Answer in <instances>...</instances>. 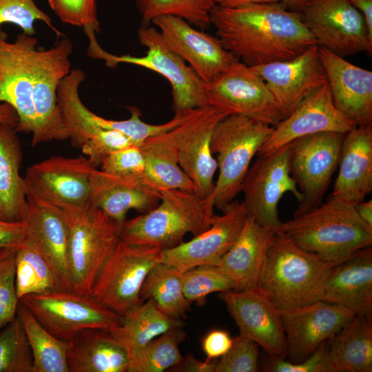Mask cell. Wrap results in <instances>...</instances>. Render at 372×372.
Wrapping results in <instances>:
<instances>
[{
  "instance_id": "e575fe53",
  "label": "cell",
  "mask_w": 372,
  "mask_h": 372,
  "mask_svg": "<svg viewBox=\"0 0 372 372\" xmlns=\"http://www.w3.org/2000/svg\"><path fill=\"white\" fill-rule=\"evenodd\" d=\"M167 132L149 137L139 145L145 162L144 174L159 191L195 192L194 183L178 165Z\"/></svg>"
},
{
  "instance_id": "7bdbcfd3",
  "label": "cell",
  "mask_w": 372,
  "mask_h": 372,
  "mask_svg": "<svg viewBox=\"0 0 372 372\" xmlns=\"http://www.w3.org/2000/svg\"><path fill=\"white\" fill-rule=\"evenodd\" d=\"M129 110L131 114L130 117L122 121L107 119L98 116L89 110L87 116L99 126L118 131L129 138L133 144L140 145L148 138L167 132L180 124L189 112H176L170 121L165 123L155 125L143 121L138 108L130 107Z\"/></svg>"
},
{
  "instance_id": "f1b7e54d",
  "label": "cell",
  "mask_w": 372,
  "mask_h": 372,
  "mask_svg": "<svg viewBox=\"0 0 372 372\" xmlns=\"http://www.w3.org/2000/svg\"><path fill=\"white\" fill-rule=\"evenodd\" d=\"M322 300L346 307L355 315L371 316V246L360 249L333 266Z\"/></svg>"
},
{
  "instance_id": "681fc988",
  "label": "cell",
  "mask_w": 372,
  "mask_h": 372,
  "mask_svg": "<svg viewBox=\"0 0 372 372\" xmlns=\"http://www.w3.org/2000/svg\"><path fill=\"white\" fill-rule=\"evenodd\" d=\"M327 341L322 343L305 360L298 364H291L286 359L269 357L270 359L266 364L265 371L272 372H331L327 356Z\"/></svg>"
},
{
  "instance_id": "ffe728a7",
  "label": "cell",
  "mask_w": 372,
  "mask_h": 372,
  "mask_svg": "<svg viewBox=\"0 0 372 372\" xmlns=\"http://www.w3.org/2000/svg\"><path fill=\"white\" fill-rule=\"evenodd\" d=\"M214 214L211 226L187 242L163 249L162 262L180 273L200 265L218 266L241 233L248 214L243 203L234 200Z\"/></svg>"
},
{
  "instance_id": "ee69618b",
  "label": "cell",
  "mask_w": 372,
  "mask_h": 372,
  "mask_svg": "<svg viewBox=\"0 0 372 372\" xmlns=\"http://www.w3.org/2000/svg\"><path fill=\"white\" fill-rule=\"evenodd\" d=\"M19 247L0 248V330L17 316L19 299L15 285V256Z\"/></svg>"
},
{
  "instance_id": "d6a6232c",
  "label": "cell",
  "mask_w": 372,
  "mask_h": 372,
  "mask_svg": "<svg viewBox=\"0 0 372 372\" xmlns=\"http://www.w3.org/2000/svg\"><path fill=\"white\" fill-rule=\"evenodd\" d=\"M327 348L331 372H371V316L355 315L327 341Z\"/></svg>"
},
{
  "instance_id": "44dd1931",
  "label": "cell",
  "mask_w": 372,
  "mask_h": 372,
  "mask_svg": "<svg viewBox=\"0 0 372 372\" xmlns=\"http://www.w3.org/2000/svg\"><path fill=\"white\" fill-rule=\"evenodd\" d=\"M23 220L25 244L35 249L48 262L58 290L72 291L70 269V230L63 210L41 200L28 197Z\"/></svg>"
},
{
  "instance_id": "277c9868",
  "label": "cell",
  "mask_w": 372,
  "mask_h": 372,
  "mask_svg": "<svg viewBox=\"0 0 372 372\" xmlns=\"http://www.w3.org/2000/svg\"><path fill=\"white\" fill-rule=\"evenodd\" d=\"M158 205L121 224V239L127 243L171 248L207 229L214 216L208 199L194 191L161 189Z\"/></svg>"
},
{
  "instance_id": "ac0fdd59",
  "label": "cell",
  "mask_w": 372,
  "mask_h": 372,
  "mask_svg": "<svg viewBox=\"0 0 372 372\" xmlns=\"http://www.w3.org/2000/svg\"><path fill=\"white\" fill-rule=\"evenodd\" d=\"M85 78L81 69L72 70L58 86L57 103L68 138L97 167L105 156L133 143L123 133L103 128L87 116L79 94Z\"/></svg>"
},
{
  "instance_id": "603a6c76",
  "label": "cell",
  "mask_w": 372,
  "mask_h": 372,
  "mask_svg": "<svg viewBox=\"0 0 372 372\" xmlns=\"http://www.w3.org/2000/svg\"><path fill=\"white\" fill-rule=\"evenodd\" d=\"M240 335L251 339L269 357L286 359L285 334L279 309L258 289L222 292Z\"/></svg>"
},
{
  "instance_id": "60d3db41",
  "label": "cell",
  "mask_w": 372,
  "mask_h": 372,
  "mask_svg": "<svg viewBox=\"0 0 372 372\" xmlns=\"http://www.w3.org/2000/svg\"><path fill=\"white\" fill-rule=\"evenodd\" d=\"M32 367L31 347L17 315L0 330V372H32Z\"/></svg>"
},
{
  "instance_id": "9f6ffc18",
  "label": "cell",
  "mask_w": 372,
  "mask_h": 372,
  "mask_svg": "<svg viewBox=\"0 0 372 372\" xmlns=\"http://www.w3.org/2000/svg\"><path fill=\"white\" fill-rule=\"evenodd\" d=\"M19 121L14 109L6 103H0V123L13 125L16 127Z\"/></svg>"
},
{
  "instance_id": "5b68a950",
  "label": "cell",
  "mask_w": 372,
  "mask_h": 372,
  "mask_svg": "<svg viewBox=\"0 0 372 372\" xmlns=\"http://www.w3.org/2000/svg\"><path fill=\"white\" fill-rule=\"evenodd\" d=\"M273 126L241 115H229L216 126L211 150L219 173L209 202L222 211L234 200L251 161L268 139Z\"/></svg>"
},
{
  "instance_id": "b9f144b4",
  "label": "cell",
  "mask_w": 372,
  "mask_h": 372,
  "mask_svg": "<svg viewBox=\"0 0 372 372\" xmlns=\"http://www.w3.org/2000/svg\"><path fill=\"white\" fill-rule=\"evenodd\" d=\"M182 286L186 299L203 304L208 295L234 290V281L218 266L200 265L182 273Z\"/></svg>"
},
{
  "instance_id": "3957f363",
  "label": "cell",
  "mask_w": 372,
  "mask_h": 372,
  "mask_svg": "<svg viewBox=\"0 0 372 372\" xmlns=\"http://www.w3.org/2000/svg\"><path fill=\"white\" fill-rule=\"evenodd\" d=\"M332 267L276 232L262 265L258 289L279 310L308 305L322 300Z\"/></svg>"
},
{
  "instance_id": "d6986e66",
  "label": "cell",
  "mask_w": 372,
  "mask_h": 372,
  "mask_svg": "<svg viewBox=\"0 0 372 372\" xmlns=\"http://www.w3.org/2000/svg\"><path fill=\"white\" fill-rule=\"evenodd\" d=\"M279 313L287 343L286 360L293 364L305 360L355 316L346 307L324 300Z\"/></svg>"
},
{
  "instance_id": "ab89813d",
  "label": "cell",
  "mask_w": 372,
  "mask_h": 372,
  "mask_svg": "<svg viewBox=\"0 0 372 372\" xmlns=\"http://www.w3.org/2000/svg\"><path fill=\"white\" fill-rule=\"evenodd\" d=\"M141 17L142 27L150 25L152 20L163 15L180 17L199 30L211 25L210 12L214 0H134Z\"/></svg>"
},
{
  "instance_id": "7dc6e473",
  "label": "cell",
  "mask_w": 372,
  "mask_h": 372,
  "mask_svg": "<svg viewBox=\"0 0 372 372\" xmlns=\"http://www.w3.org/2000/svg\"><path fill=\"white\" fill-rule=\"evenodd\" d=\"M260 346L239 335L229 350L216 363L214 372H255L258 371Z\"/></svg>"
},
{
  "instance_id": "52a82bcc",
  "label": "cell",
  "mask_w": 372,
  "mask_h": 372,
  "mask_svg": "<svg viewBox=\"0 0 372 372\" xmlns=\"http://www.w3.org/2000/svg\"><path fill=\"white\" fill-rule=\"evenodd\" d=\"M62 209L70 230L72 291L90 295L99 273L121 240V223L91 205Z\"/></svg>"
},
{
  "instance_id": "4fadbf2b",
  "label": "cell",
  "mask_w": 372,
  "mask_h": 372,
  "mask_svg": "<svg viewBox=\"0 0 372 372\" xmlns=\"http://www.w3.org/2000/svg\"><path fill=\"white\" fill-rule=\"evenodd\" d=\"M289 143L268 155L257 156L250 165L242 185V201L249 216L261 226L278 232L282 224L278 205L286 192L297 203L302 194L292 178L289 167Z\"/></svg>"
},
{
  "instance_id": "836d02e7",
  "label": "cell",
  "mask_w": 372,
  "mask_h": 372,
  "mask_svg": "<svg viewBox=\"0 0 372 372\" xmlns=\"http://www.w3.org/2000/svg\"><path fill=\"white\" fill-rule=\"evenodd\" d=\"M184 322L163 313L152 300L134 307L121 316L118 325L109 331L127 351H136L166 331L183 327Z\"/></svg>"
},
{
  "instance_id": "83f0119b",
  "label": "cell",
  "mask_w": 372,
  "mask_h": 372,
  "mask_svg": "<svg viewBox=\"0 0 372 372\" xmlns=\"http://www.w3.org/2000/svg\"><path fill=\"white\" fill-rule=\"evenodd\" d=\"M331 197L355 206L372 192V125L345 134Z\"/></svg>"
},
{
  "instance_id": "8fae6325",
  "label": "cell",
  "mask_w": 372,
  "mask_h": 372,
  "mask_svg": "<svg viewBox=\"0 0 372 372\" xmlns=\"http://www.w3.org/2000/svg\"><path fill=\"white\" fill-rule=\"evenodd\" d=\"M20 300L49 332L65 342L87 328L109 331L118 325L121 320L119 315L90 295L73 291L30 294Z\"/></svg>"
},
{
  "instance_id": "9a60e30c",
  "label": "cell",
  "mask_w": 372,
  "mask_h": 372,
  "mask_svg": "<svg viewBox=\"0 0 372 372\" xmlns=\"http://www.w3.org/2000/svg\"><path fill=\"white\" fill-rule=\"evenodd\" d=\"M318 45L342 57L372 52V34L347 0H310L300 12Z\"/></svg>"
},
{
  "instance_id": "5bb4252c",
  "label": "cell",
  "mask_w": 372,
  "mask_h": 372,
  "mask_svg": "<svg viewBox=\"0 0 372 372\" xmlns=\"http://www.w3.org/2000/svg\"><path fill=\"white\" fill-rule=\"evenodd\" d=\"M72 51L73 45L65 37L48 50L37 47L34 51L33 99L37 130L32 135L33 146L53 140L68 139L57 103V89L71 71L70 57Z\"/></svg>"
},
{
  "instance_id": "74e56055",
  "label": "cell",
  "mask_w": 372,
  "mask_h": 372,
  "mask_svg": "<svg viewBox=\"0 0 372 372\" xmlns=\"http://www.w3.org/2000/svg\"><path fill=\"white\" fill-rule=\"evenodd\" d=\"M185 337L182 327H176L128 353L127 372H162L179 364L183 357L178 347Z\"/></svg>"
},
{
  "instance_id": "f5cc1de1",
  "label": "cell",
  "mask_w": 372,
  "mask_h": 372,
  "mask_svg": "<svg viewBox=\"0 0 372 372\" xmlns=\"http://www.w3.org/2000/svg\"><path fill=\"white\" fill-rule=\"evenodd\" d=\"M215 5L234 8L251 3H281L289 10L300 12L310 0H214Z\"/></svg>"
},
{
  "instance_id": "8992f818",
  "label": "cell",
  "mask_w": 372,
  "mask_h": 372,
  "mask_svg": "<svg viewBox=\"0 0 372 372\" xmlns=\"http://www.w3.org/2000/svg\"><path fill=\"white\" fill-rule=\"evenodd\" d=\"M140 43L147 48L142 56L115 55L103 50L96 36L88 37L87 55L105 61L107 66L129 63L152 70L165 77L172 90L174 112H184L208 106L205 83L186 62L166 44L162 34L153 26L138 30Z\"/></svg>"
},
{
  "instance_id": "f546056e",
  "label": "cell",
  "mask_w": 372,
  "mask_h": 372,
  "mask_svg": "<svg viewBox=\"0 0 372 372\" xmlns=\"http://www.w3.org/2000/svg\"><path fill=\"white\" fill-rule=\"evenodd\" d=\"M275 233L248 216L238 238L218 265L234 281V290L258 289L262 265Z\"/></svg>"
},
{
  "instance_id": "f6af8a7d",
  "label": "cell",
  "mask_w": 372,
  "mask_h": 372,
  "mask_svg": "<svg viewBox=\"0 0 372 372\" xmlns=\"http://www.w3.org/2000/svg\"><path fill=\"white\" fill-rule=\"evenodd\" d=\"M42 21L51 28L58 36L61 32L52 24V19L35 3L34 0H0V25L12 23L23 33L34 36V23Z\"/></svg>"
},
{
  "instance_id": "f907efd6",
  "label": "cell",
  "mask_w": 372,
  "mask_h": 372,
  "mask_svg": "<svg viewBox=\"0 0 372 372\" xmlns=\"http://www.w3.org/2000/svg\"><path fill=\"white\" fill-rule=\"evenodd\" d=\"M233 339L229 333L225 330L214 329L209 331L202 340L203 350L206 355V360L222 357L231 348Z\"/></svg>"
},
{
  "instance_id": "11a10c76",
  "label": "cell",
  "mask_w": 372,
  "mask_h": 372,
  "mask_svg": "<svg viewBox=\"0 0 372 372\" xmlns=\"http://www.w3.org/2000/svg\"><path fill=\"white\" fill-rule=\"evenodd\" d=\"M364 17L368 30L372 34V0H347Z\"/></svg>"
},
{
  "instance_id": "db71d44e",
  "label": "cell",
  "mask_w": 372,
  "mask_h": 372,
  "mask_svg": "<svg viewBox=\"0 0 372 372\" xmlns=\"http://www.w3.org/2000/svg\"><path fill=\"white\" fill-rule=\"evenodd\" d=\"M183 371L186 372H214L216 363L211 361H200L192 354H188L183 359Z\"/></svg>"
},
{
  "instance_id": "f35d334b",
  "label": "cell",
  "mask_w": 372,
  "mask_h": 372,
  "mask_svg": "<svg viewBox=\"0 0 372 372\" xmlns=\"http://www.w3.org/2000/svg\"><path fill=\"white\" fill-rule=\"evenodd\" d=\"M15 285L19 300L27 295L58 290L56 278L48 262L25 243L16 253Z\"/></svg>"
},
{
  "instance_id": "9c48e42d",
  "label": "cell",
  "mask_w": 372,
  "mask_h": 372,
  "mask_svg": "<svg viewBox=\"0 0 372 372\" xmlns=\"http://www.w3.org/2000/svg\"><path fill=\"white\" fill-rule=\"evenodd\" d=\"M345 134L324 132L304 136L289 143L290 174L302 194L293 216L322 204L337 169Z\"/></svg>"
},
{
  "instance_id": "484cf974",
  "label": "cell",
  "mask_w": 372,
  "mask_h": 372,
  "mask_svg": "<svg viewBox=\"0 0 372 372\" xmlns=\"http://www.w3.org/2000/svg\"><path fill=\"white\" fill-rule=\"evenodd\" d=\"M318 47L335 107L358 126L372 125V72Z\"/></svg>"
},
{
  "instance_id": "d590c367",
  "label": "cell",
  "mask_w": 372,
  "mask_h": 372,
  "mask_svg": "<svg viewBox=\"0 0 372 372\" xmlns=\"http://www.w3.org/2000/svg\"><path fill=\"white\" fill-rule=\"evenodd\" d=\"M17 315L22 322L31 347L32 372H69L68 342L49 332L20 300Z\"/></svg>"
},
{
  "instance_id": "2e32d148",
  "label": "cell",
  "mask_w": 372,
  "mask_h": 372,
  "mask_svg": "<svg viewBox=\"0 0 372 372\" xmlns=\"http://www.w3.org/2000/svg\"><path fill=\"white\" fill-rule=\"evenodd\" d=\"M96 167L87 157L52 156L30 166L25 174L28 197L61 209L90 205L91 177Z\"/></svg>"
},
{
  "instance_id": "6f0895ef",
  "label": "cell",
  "mask_w": 372,
  "mask_h": 372,
  "mask_svg": "<svg viewBox=\"0 0 372 372\" xmlns=\"http://www.w3.org/2000/svg\"><path fill=\"white\" fill-rule=\"evenodd\" d=\"M360 217L372 227V200H364L354 206Z\"/></svg>"
},
{
  "instance_id": "8d00e7d4",
  "label": "cell",
  "mask_w": 372,
  "mask_h": 372,
  "mask_svg": "<svg viewBox=\"0 0 372 372\" xmlns=\"http://www.w3.org/2000/svg\"><path fill=\"white\" fill-rule=\"evenodd\" d=\"M140 296L143 301L153 300L158 309L173 318L183 320L190 310L191 302L183 291L182 273L163 262L148 273Z\"/></svg>"
},
{
  "instance_id": "4316f807",
  "label": "cell",
  "mask_w": 372,
  "mask_h": 372,
  "mask_svg": "<svg viewBox=\"0 0 372 372\" xmlns=\"http://www.w3.org/2000/svg\"><path fill=\"white\" fill-rule=\"evenodd\" d=\"M160 196L144 173L117 176L96 168L92 174L90 205L121 224L131 209L145 214L155 208Z\"/></svg>"
},
{
  "instance_id": "d4e9b609",
  "label": "cell",
  "mask_w": 372,
  "mask_h": 372,
  "mask_svg": "<svg viewBox=\"0 0 372 372\" xmlns=\"http://www.w3.org/2000/svg\"><path fill=\"white\" fill-rule=\"evenodd\" d=\"M151 23L158 27L168 47L188 63L205 83L237 59L217 37L194 28L180 17L163 15Z\"/></svg>"
},
{
  "instance_id": "816d5d0a",
  "label": "cell",
  "mask_w": 372,
  "mask_h": 372,
  "mask_svg": "<svg viewBox=\"0 0 372 372\" xmlns=\"http://www.w3.org/2000/svg\"><path fill=\"white\" fill-rule=\"evenodd\" d=\"M25 227L23 222L0 220V248L19 247L24 244Z\"/></svg>"
},
{
  "instance_id": "e0dca14e",
  "label": "cell",
  "mask_w": 372,
  "mask_h": 372,
  "mask_svg": "<svg viewBox=\"0 0 372 372\" xmlns=\"http://www.w3.org/2000/svg\"><path fill=\"white\" fill-rule=\"evenodd\" d=\"M37 42L34 36L23 32L10 42L4 32H0V102L16 111V131L32 135L37 130L33 54Z\"/></svg>"
},
{
  "instance_id": "7c38bea8",
  "label": "cell",
  "mask_w": 372,
  "mask_h": 372,
  "mask_svg": "<svg viewBox=\"0 0 372 372\" xmlns=\"http://www.w3.org/2000/svg\"><path fill=\"white\" fill-rule=\"evenodd\" d=\"M227 116L211 105L196 108L167 132L179 166L194 183L195 192L209 201L217 169L211 150V136L216 125Z\"/></svg>"
},
{
  "instance_id": "1f68e13d",
  "label": "cell",
  "mask_w": 372,
  "mask_h": 372,
  "mask_svg": "<svg viewBox=\"0 0 372 372\" xmlns=\"http://www.w3.org/2000/svg\"><path fill=\"white\" fill-rule=\"evenodd\" d=\"M15 127L0 123V220L23 222L28 189L20 174L22 152Z\"/></svg>"
},
{
  "instance_id": "cb8c5ba5",
  "label": "cell",
  "mask_w": 372,
  "mask_h": 372,
  "mask_svg": "<svg viewBox=\"0 0 372 372\" xmlns=\"http://www.w3.org/2000/svg\"><path fill=\"white\" fill-rule=\"evenodd\" d=\"M252 68L265 81L276 99L282 119L327 82L318 45L293 59Z\"/></svg>"
},
{
  "instance_id": "6da1fadb",
  "label": "cell",
  "mask_w": 372,
  "mask_h": 372,
  "mask_svg": "<svg viewBox=\"0 0 372 372\" xmlns=\"http://www.w3.org/2000/svg\"><path fill=\"white\" fill-rule=\"evenodd\" d=\"M210 21L223 47L250 67L289 60L318 45L300 12L281 3L215 5Z\"/></svg>"
},
{
  "instance_id": "4dcf8cb0",
  "label": "cell",
  "mask_w": 372,
  "mask_h": 372,
  "mask_svg": "<svg viewBox=\"0 0 372 372\" xmlns=\"http://www.w3.org/2000/svg\"><path fill=\"white\" fill-rule=\"evenodd\" d=\"M68 343L69 372H127V351L106 330L85 329Z\"/></svg>"
},
{
  "instance_id": "30bf717a",
  "label": "cell",
  "mask_w": 372,
  "mask_h": 372,
  "mask_svg": "<svg viewBox=\"0 0 372 372\" xmlns=\"http://www.w3.org/2000/svg\"><path fill=\"white\" fill-rule=\"evenodd\" d=\"M209 105L227 115H241L276 126L282 120L280 107L265 81L236 59L206 85Z\"/></svg>"
},
{
  "instance_id": "ba28073f",
  "label": "cell",
  "mask_w": 372,
  "mask_h": 372,
  "mask_svg": "<svg viewBox=\"0 0 372 372\" xmlns=\"http://www.w3.org/2000/svg\"><path fill=\"white\" fill-rule=\"evenodd\" d=\"M163 249L127 243L121 239L99 273L90 296L123 316L143 302L140 293L150 270L162 262Z\"/></svg>"
},
{
  "instance_id": "c3c4849f",
  "label": "cell",
  "mask_w": 372,
  "mask_h": 372,
  "mask_svg": "<svg viewBox=\"0 0 372 372\" xmlns=\"http://www.w3.org/2000/svg\"><path fill=\"white\" fill-rule=\"evenodd\" d=\"M101 169L117 176H132L143 174L145 162L139 145H131L114 151L105 156Z\"/></svg>"
},
{
  "instance_id": "7a4b0ae2",
  "label": "cell",
  "mask_w": 372,
  "mask_h": 372,
  "mask_svg": "<svg viewBox=\"0 0 372 372\" xmlns=\"http://www.w3.org/2000/svg\"><path fill=\"white\" fill-rule=\"evenodd\" d=\"M278 232L333 266L372 245V227L355 207L331 196L325 203L282 223Z\"/></svg>"
},
{
  "instance_id": "bcb514c9",
  "label": "cell",
  "mask_w": 372,
  "mask_h": 372,
  "mask_svg": "<svg viewBox=\"0 0 372 372\" xmlns=\"http://www.w3.org/2000/svg\"><path fill=\"white\" fill-rule=\"evenodd\" d=\"M48 3L63 23L83 28L86 35L100 32L96 0H48Z\"/></svg>"
},
{
  "instance_id": "7402d4cb",
  "label": "cell",
  "mask_w": 372,
  "mask_h": 372,
  "mask_svg": "<svg viewBox=\"0 0 372 372\" xmlns=\"http://www.w3.org/2000/svg\"><path fill=\"white\" fill-rule=\"evenodd\" d=\"M356 126L335 107L327 82L274 126L256 155H268L304 136L324 132L346 134Z\"/></svg>"
}]
</instances>
